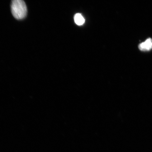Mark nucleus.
Masks as SVG:
<instances>
[{"label":"nucleus","instance_id":"obj_3","mask_svg":"<svg viewBox=\"0 0 152 152\" xmlns=\"http://www.w3.org/2000/svg\"><path fill=\"white\" fill-rule=\"evenodd\" d=\"M75 23L79 26L82 25L84 23L85 21L82 15L80 14H77L75 15Z\"/></svg>","mask_w":152,"mask_h":152},{"label":"nucleus","instance_id":"obj_2","mask_svg":"<svg viewBox=\"0 0 152 152\" xmlns=\"http://www.w3.org/2000/svg\"><path fill=\"white\" fill-rule=\"evenodd\" d=\"M139 49L140 50L145 51L151 50L152 48V39L149 38L146 40L139 45Z\"/></svg>","mask_w":152,"mask_h":152},{"label":"nucleus","instance_id":"obj_1","mask_svg":"<svg viewBox=\"0 0 152 152\" xmlns=\"http://www.w3.org/2000/svg\"><path fill=\"white\" fill-rule=\"evenodd\" d=\"M11 12L14 18L18 20L25 18L27 15V7L22 0H14L11 5Z\"/></svg>","mask_w":152,"mask_h":152}]
</instances>
